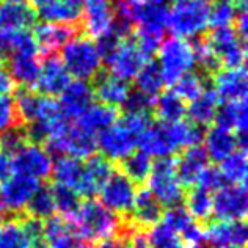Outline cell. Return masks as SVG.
I'll return each instance as SVG.
<instances>
[{
  "instance_id": "7dc6e473",
  "label": "cell",
  "mask_w": 248,
  "mask_h": 248,
  "mask_svg": "<svg viewBox=\"0 0 248 248\" xmlns=\"http://www.w3.org/2000/svg\"><path fill=\"white\" fill-rule=\"evenodd\" d=\"M19 124L22 123L17 116L15 99L10 94H2L0 96V134Z\"/></svg>"
},
{
  "instance_id": "8fae6325",
  "label": "cell",
  "mask_w": 248,
  "mask_h": 248,
  "mask_svg": "<svg viewBox=\"0 0 248 248\" xmlns=\"http://www.w3.org/2000/svg\"><path fill=\"white\" fill-rule=\"evenodd\" d=\"M44 248H94L76 230L73 221L64 217H50L43 223Z\"/></svg>"
},
{
  "instance_id": "8992f818",
  "label": "cell",
  "mask_w": 248,
  "mask_h": 248,
  "mask_svg": "<svg viewBox=\"0 0 248 248\" xmlns=\"http://www.w3.org/2000/svg\"><path fill=\"white\" fill-rule=\"evenodd\" d=\"M11 174H21L27 178L43 181L52 174V155L38 143L27 141L15 154L8 155Z\"/></svg>"
},
{
  "instance_id": "e575fe53",
  "label": "cell",
  "mask_w": 248,
  "mask_h": 248,
  "mask_svg": "<svg viewBox=\"0 0 248 248\" xmlns=\"http://www.w3.org/2000/svg\"><path fill=\"white\" fill-rule=\"evenodd\" d=\"M220 173L223 179L231 184H245L247 181V151L236 149L231 155L220 162Z\"/></svg>"
},
{
  "instance_id": "7402d4cb",
  "label": "cell",
  "mask_w": 248,
  "mask_h": 248,
  "mask_svg": "<svg viewBox=\"0 0 248 248\" xmlns=\"http://www.w3.org/2000/svg\"><path fill=\"white\" fill-rule=\"evenodd\" d=\"M38 47L29 30L0 29V63L13 55H36Z\"/></svg>"
},
{
  "instance_id": "8d00e7d4",
  "label": "cell",
  "mask_w": 248,
  "mask_h": 248,
  "mask_svg": "<svg viewBox=\"0 0 248 248\" xmlns=\"http://www.w3.org/2000/svg\"><path fill=\"white\" fill-rule=\"evenodd\" d=\"M25 211H27V217L38 220H47L54 217L55 204L50 188L44 186L38 187V190L33 193V197L30 198L27 206H25Z\"/></svg>"
},
{
  "instance_id": "484cf974",
  "label": "cell",
  "mask_w": 248,
  "mask_h": 248,
  "mask_svg": "<svg viewBox=\"0 0 248 248\" xmlns=\"http://www.w3.org/2000/svg\"><path fill=\"white\" fill-rule=\"evenodd\" d=\"M162 215H164L162 206L146 187L137 192L132 211H130L134 226H137L139 230H141V228H151L157 221H160Z\"/></svg>"
},
{
  "instance_id": "7c38bea8",
  "label": "cell",
  "mask_w": 248,
  "mask_h": 248,
  "mask_svg": "<svg viewBox=\"0 0 248 248\" xmlns=\"http://www.w3.org/2000/svg\"><path fill=\"white\" fill-rule=\"evenodd\" d=\"M148 62L149 60L139 47L135 38H127V40L121 41L120 47L116 49L115 55L110 58L107 66L115 77H118L124 82H129L135 79L140 69Z\"/></svg>"
},
{
  "instance_id": "30bf717a",
  "label": "cell",
  "mask_w": 248,
  "mask_h": 248,
  "mask_svg": "<svg viewBox=\"0 0 248 248\" xmlns=\"http://www.w3.org/2000/svg\"><path fill=\"white\" fill-rule=\"evenodd\" d=\"M137 143H139V137L130 132L121 121H116L113 126L97 134V148L108 160L126 159L129 154L134 153Z\"/></svg>"
},
{
  "instance_id": "d4e9b609",
  "label": "cell",
  "mask_w": 248,
  "mask_h": 248,
  "mask_svg": "<svg viewBox=\"0 0 248 248\" xmlns=\"http://www.w3.org/2000/svg\"><path fill=\"white\" fill-rule=\"evenodd\" d=\"M118 108L107 106V104H91V106L85 110V112L76 120V126H79L80 129L87 130L90 134H99L104 129H107L110 126L118 121Z\"/></svg>"
},
{
  "instance_id": "91938a15",
  "label": "cell",
  "mask_w": 248,
  "mask_h": 248,
  "mask_svg": "<svg viewBox=\"0 0 248 248\" xmlns=\"http://www.w3.org/2000/svg\"><path fill=\"white\" fill-rule=\"evenodd\" d=\"M182 248H203L201 245H187V247H182Z\"/></svg>"
},
{
  "instance_id": "1f68e13d",
  "label": "cell",
  "mask_w": 248,
  "mask_h": 248,
  "mask_svg": "<svg viewBox=\"0 0 248 248\" xmlns=\"http://www.w3.org/2000/svg\"><path fill=\"white\" fill-rule=\"evenodd\" d=\"M186 112H187L186 102L174 91L162 93L159 94L157 99H154L153 113L157 116L160 123L181 121L186 116Z\"/></svg>"
},
{
  "instance_id": "ac0fdd59",
  "label": "cell",
  "mask_w": 248,
  "mask_h": 248,
  "mask_svg": "<svg viewBox=\"0 0 248 248\" xmlns=\"http://www.w3.org/2000/svg\"><path fill=\"white\" fill-rule=\"evenodd\" d=\"M247 225L244 220L239 221H215V223L204 228V240L218 247H234L245 248L247 244Z\"/></svg>"
},
{
  "instance_id": "ee69618b",
  "label": "cell",
  "mask_w": 248,
  "mask_h": 248,
  "mask_svg": "<svg viewBox=\"0 0 248 248\" xmlns=\"http://www.w3.org/2000/svg\"><path fill=\"white\" fill-rule=\"evenodd\" d=\"M27 141V134H25V127H22V124L10 127L8 130L0 134V153H3L5 155H11Z\"/></svg>"
},
{
  "instance_id": "cb8c5ba5",
  "label": "cell",
  "mask_w": 248,
  "mask_h": 248,
  "mask_svg": "<svg viewBox=\"0 0 248 248\" xmlns=\"http://www.w3.org/2000/svg\"><path fill=\"white\" fill-rule=\"evenodd\" d=\"M204 151L209 160L212 162H223L228 155H231L236 149H239L237 135L230 129H223L215 126L207 130L204 135Z\"/></svg>"
},
{
  "instance_id": "836d02e7",
  "label": "cell",
  "mask_w": 248,
  "mask_h": 248,
  "mask_svg": "<svg viewBox=\"0 0 248 248\" xmlns=\"http://www.w3.org/2000/svg\"><path fill=\"white\" fill-rule=\"evenodd\" d=\"M151 167L153 159L143 151H137L121 160L120 171L126 174L134 184H137V182H146L149 173H151Z\"/></svg>"
},
{
  "instance_id": "db71d44e",
  "label": "cell",
  "mask_w": 248,
  "mask_h": 248,
  "mask_svg": "<svg viewBox=\"0 0 248 248\" xmlns=\"http://www.w3.org/2000/svg\"><path fill=\"white\" fill-rule=\"evenodd\" d=\"M31 2V8H41V6L55 2V0H30Z\"/></svg>"
},
{
  "instance_id": "f1b7e54d",
  "label": "cell",
  "mask_w": 248,
  "mask_h": 248,
  "mask_svg": "<svg viewBox=\"0 0 248 248\" xmlns=\"http://www.w3.org/2000/svg\"><path fill=\"white\" fill-rule=\"evenodd\" d=\"M218 96L215 93L214 88L206 87L204 91L201 93L197 99H193L190 102V106L187 107L186 115H188L190 123L197 124V126H209L217 113L218 108Z\"/></svg>"
},
{
  "instance_id": "4dcf8cb0",
  "label": "cell",
  "mask_w": 248,
  "mask_h": 248,
  "mask_svg": "<svg viewBox=\"0 0 248 248\" xmlns=\"http://www.w3.org/2000/svg\"><path fill=\"white\" fill-rule=\"evenodd\" d=\"M80 10L82 8L68 3L66 0H55L38 8L36 16L43 19V22L76 25L80 22Z\"/></svg>"
},
{
  "instance_id": "44dd1931",
  "label": "cell",
  "mask_w": 248,
  "mask_h": 248,
  "mask_svg": "<svg viewBox=\"0 0 248 248\" xmlns=\"http://www.w3.org/2000/svg\"><path fill=\"white\" fill-rule=\"evenodd\" d=\"M215 93L218 99L239 101L247 99V71L245 66L225 69L215 73Z\"/></svg>"
},
{
  "instance_id": "d6986e66",
  "label": "cell",
  "mask_w": 248,
  "mask_h": 248,
  "mask_svg": "<svg viewBox=\"0 0 248 248\" xmlns=\"http://www.w3.org/2000/svg\"><path fill=\"white\" fill-rule=\"evenodd\" d=\"M209 159L203 146H190L186 148L179 154V157L174 160L176 165V174L181 181V184L186 187L197 186L200 174L207 167Z\"/></svg>"
},
{
  "instance_id": "5b68a950",
  "label": "cell",
  "mask_w": 248,
  "mask_h": 248,
  "mask_svg": "<svg viewBox=\"0 0 248 248\" xmlns=\"http://www.w3.org/2000/svg\"><path fill=\"white\" fill-rule=\"evenodd\" d=\"M159 68L165 85H174L182 74L192 71L195 66V57L192 44L182 38H170L160 44Z\"/></svg>"
},
{
  "instance_id": "f35d334b",
  "label": "cell",
  "mask_w": 248,
  "mask_h": 248,
  "mask_svg": "<svg viewBox=\"0 0 248 248\" xmlns=\"http://www.w3.org/2000/svg\"><path fill=\"white\" fill-rule=\"evenodd\" d=\"M146 242L149 248H182V239L173 228L164 221H157L148 230Z\"/></svg>"
},
{
  "instance_id": "ab89813d",
  "label": "cell",
  "mask_w": 248,
  "mask_h": 248,
  "mask_svg": "<svg viewBox=\"0 0 248 248\" xmlns=\"http://www.w3.org/2000/svg\"><path fill=\"white\" fill-rule=\"evenodd\" d=\"M50 192H52V198H54L55 211L60 212L64 218L69 220L73 218L82 204L79 193L74 192L73 188H68L60 184L50 187Z\"/></svg>"
},
{
  "instance_id": "f6af8a7d",
  "label": "cell",
  "mask_w": 248,
  "mask_h": 248,
  "mask_svg": "<svg viewBox=\"0 0 248 248\" xmlns=\"http://www.w3.org/2000/svg\"><path fill=\"white\" fill-rule=\"evenodd\" d=\"M162 221L167 223L170 228H173V230L182 236L188 228H190L195 220L190 217V214L187 212V209L184 206H174V207H168V211L162 215Z\"/></svg>"
},
{
  "instance_id": "ba28073f",
  "label": "cell",
  "mask_w": 248,
  "mask_h": 248,
  "mask_svg": "<svg viewBox=\"0 0 248 248\" xmlns=\"http://www.w3.org/2000/svg\"><path fill=\"white\" fill-rule=\"evenodd\" d=\"M101 204L107 207L113 214L129 215L132 211L134 201L137 197V187L132 181L124 173L118 171L112 173V176L106 181L101 188Z\"/></svg>"
},
{
  "instance_id": "4316f807",
  "label": "cell",
  "mask_w": 248,
  "mask_h": 248,
  "mask_svg": "<svg viewBox=\"0 0 248 248\" xmlns=\"http://www.w3.org/2000/svg\"><path fill=\"white\" fill-rule=\"evenodd\" d=\"M52 176L55 179V184L73 188L79 193L85 178V160L63 155L52 165Z\"/></svg>"
},
{
  "instance_id": "d6a6232c",
  "label": "cell",
  "mask_w": 248,
  "mask_h": 248,
  "mask_svg": "<svg viewBox=\"0 0 248 248\" xmlns=\"http://www.w3.org/2000/svg\"><path fill=\"white\" fill-rule=\"evenodd\" d=\"M134 80H135L137 91H140V93H143L148 97H153V99L155 96H159L160 91L165 87L159 64L151 60L145 63V66L140 69V73L137 74Z\"/></svg>"
},
{
  "instance_id": "f5cc1de1",
  "label": "cell",
  "mask_w": 248,
  "mask_h": 248,
  "mask_svg": "<svg viewBox=\"0 0 248 248\" xmlns=\"http://www.w3.org/2000/svg\"><path fill=\"white\" fill-rule=\"evenodd\" d=\"M11 174L10 171V159L8 155H5L3 153H0V179H5L8 178V176Z\"/></svg>"
},
{
  "instance_id": "816d5d0a",
  "label": "cell",
  "mask_w": 248,
  "mask_h": 248,
  "mask_svg": "<svg viewBox=\"0 0 248 248\" xmlns=\"http://www.w3.org/2000/svg\"><path fill=\"white\" fill-rule=\"evenodd\" d=\"M129 248H149L146 237L140 234L139 228L134 230V232L130 234V240H129Z\"/></svg>"
},
{
  "instance_id": "9f6ffc18",
  "label": "cell",
  "mask_w": 248,
  "mask_h": 248,
  "mask_svg": "<svg viewBox=\"0 0 248 248\" xmlns=\"http://www.w3.org/2000/svg\"><path fill=\"white\" fill-rule=\"evenodd\" d=\"M66 2L71 3V5H74V6H79V8H82L83 0H66Z\"/></svg>"
},
{
  "instance_id": "f907efd6",
  "label": "cell",
  "mask_w": 248,
  "mask_h": 248,
  "mask_svg": "<svg viewBox=\"0 0 248 248\" xmlns=\"http://www.w3.org/2000/svg\"><path fill=\"white\" fill-rule=\"evenodd\" d=\"M13 87H15V82H13V79L10 77L8 71L0 64V96L8 94L13 90Z\"/></svg>"
},
{
  "instance_id": "11a10c76",
  "label": "cell",
  "mask_w": 248,
  "mask_h": 248,
  "mask_svg": "<svg viewBox=\"0 0 248 248\" xmlns=\"http://www.w3.org/2000/svg\"><path fill=\"white\" fill-rule=\"evenodd\" d=\"M120 2L126 3L129 6H132V8H135V6H139V3L141 2V0H120Z\"/></svg>"
},
{
  "instance_id": "4fadbf2b",
  "label": "cell",
  "mask_w": 248,
  "mask_h": 248,
  "mask_svg": "<svg viewBox=\"0 0 248 248\" xmlns=\"http://www.w3.org/2000/svg\"><path fill=\"white\" fill-rule=\"evenodd\" d=\"M40 186L41 182L36 179L21 174H10L0 184V204L10 212H22Z\"/></svg>"
},
{
  "instance_id": "c3c4849f",
  "label": "cell",
  "mask_w": 248,
  "mask_h": 248,
  "mask_svg": "<svg viewBox=\"0 0 248 248\" xmlns=\"http://www.w3.org/2000/svg\"><path fill=\"white\" fill-rule=\"evenodd\" d=\"M225 182L226 181L223 179V176H221L220 170L217 167L207 165L203 170V173L200 174L197 187H201V188H204V190H207L209 193H212V192L220 190L221 187H225Z\"/></svg>"
},
{
  "instance_id": "f546056e",
  "label": "cell",
  "mask_w": 248,
  "mask_h": 248,
  "mask_svg": "<svg viewBox=\"0 0 248 248\" xmlns=\"http://www.w3.org/2000/svg\"><path fill=\"white\" fill-rule=\"evenodd\" d=\"M41 63L36 55H13L8 58V74L13 82L22 87H35L40 76Z\"/></svg>"
},
{
  "instance_id": "bcb514c9",
  "label": "cell",
  "mask_w": 248,
  "mask_h": 248,
  "mask_svg": "<svg viewBox=\"0 0 248 248\" xmlns=\"http://www.w3.org/2000/svg\"><path fill=\"white\" fill-rule=\"evenodd\" d=\"M153 106L154 99L148 97L140 91H129V94L126 97V101L123 102L121 108L124 110V113H153Z\"/></svg>"
},
{
  "instance_id": "9a60e30c",
  "label": "cell",
  "mask_w": 248,
  "mask_h": 248,
  "mask_svg": "<svg viewBox=\"0 0 248 248\" xmlns=\"http://www.w3.org/2000/svg\"><path fill=\"white\" fill-rule=\"evenodd\" d=\"M94 101V93L91 83L87 80L69 82L68 87L62 91L58 107L62 116L66 121H76Z\"/></svg>"
},
{
  "instance_id": "277c9868",
  "label": "cell",
  "mask_w": 248,
  "mask_h": 248,
  "mask_svg": "<svg viewBox=\"0 0 248 248\" xmlns=\"http://www.w3.org/2000/svg\"><path fill=\"white\" fill-rule=\"evenodd\" d=\"M62 62L69 76L79 80H90L101 73V55L96 44L85 36L69 40L63 47Z\"/></svg>"
},
{
  "instance_id": "9c48e42d",
  "label": "cell",
  "mask_w": 248,
  "mask_h": 248,
  "mask_svg": "<svg viewBox=\"0 0 248 248\" xmlns=\"http://www.w3.org/2000/svg\"><path fill=\"white\" fill-rule=\"evenodd\" d=\"M247 209L248 195L245 184L225 186L212 197V215L220 221L245 220Z\"/></svg>"
},
{
  "instance_id": "681fc988",
  "label": "cell",
  "mask_w": 248,
  "mask_h": 248,
  "mask_svg": "<svg viewBox=\"0 0 248 248\" xmlns=\"http://www.w3.org/2000/svg\"><path fill=\"white\" fill-rule=\"evenodd\" d=\"M96 40H97L96 47H97V50H99L101 60H102V63L107 64L110 62V58L115 55V52L120 47L123 40H120L113 31H107V33H104L102 36L96 38Z\"/></svg>"
},
{
  "instance_id": "ffe728a7",
  "label": "cell",
  "mask_w": 248,
  "mask_h": 248,
  "mask_svg": "<svg viewBox=\"0 0 248 248\" xmlns=\"http://www.w3.org/2000/svg\"><path fill=\"white\" fill-rule=\"evenodd\" d=\"M113 171L115 170L112 162L104 157L102 154H93L91 157H88L85 160V178L79 192L80 198H93L94 195L99 193L102 186L106 184V181L112 176Z\"/></svg>"
},
{
  "instance_id": "6da1fadb",
  "label": "cell",
  "mask_w": 248,
  "mask_h": 248,
  "mask_svg": "<svg viewBox=\"0 0 248 248\" xmlns=\"http://www.w3.org/2000/svg\"><path fill=\"white\" fill-rule=\"evenodd\" d=\"M71 221L76 226V230L90 242H94V240L99 242L102 239L115 236L121 231L123 226V221L118 215L94 200L82 203Z\"/></svg>"
},
{
  "instance_id": "d590c367",
  "label": "cell",
  "mask_w": 248,
  "mask_h": 248,
  "mask_svg": "<svg viewBox=\"0 0 248 248\" xmlns=\"http://www.w3.org/2000/svg\"><path fill=\"white\" fill-rule=\"evenodd\" d=\"M207 76L203 73H193V71H188V73L182 74L174 83V93L178 94L182 101H188L192 102L193 99L203 93L206 85Z\"/></svg>"
},
{
  "instance_id": "680465c9",
  "label": "cell",
  "mask_w": 248,
  "mask_h": 248,
  "mask_svg": "<svg viewBox=\"0 0 248 248\" xmlns=\"http://www.w3.org/2000/svg\"><path fill=\"white\" fill-rule=\"evenodd\" d=\"M5 3H25V0H5Z\"/></svg>"
},
{
  "instance_id": "3957f363",
  "label": "cell",
  "mask_w": 248,
  "mask_h": 248,
  "mask_svg": "<svg viewBox=\"0 0 248 248\" xmlns=\"http://www.w3.org/2000/svg\"><path fill=\"white\" fill-rule=\"evenodd\" d=\"M148 190L159 201L162 207H174L184 201V186L176 174L173 157H162L153 162L151 173L148 176Z\"/></svg>"
},
{
  "instance_id": "6f0895ef",
  "label": "cell",
  "mask_w": 248,
  "mask_h": 248,
  "mask_svg": "<svg viewBox=\"0 0 248 248\" xmlns=\"http://www.w3.org/2000/svg\"><path fill=\"white\" fill-rule=\"evenodd\" d=\"M3 217H5V209H3L2 204H0V225L3 223Z\"/></svg>"
},
{
  "instance_id": "83f0119b",
  "label": "cell",
  "mask_w": 248,
  "mask_h": 248,
  "mask_svg": "<svg viewBox=\"0 0 248 248\" xmlns=\"http://www.w3.org/2000/svg\"><path fill=\"white\" fill-rule=\"evenodd\" d=\"M36 11L25 3L0 5V29L29 30L36 22Z\"/></svg>"
},
{
  "instance_id": "7a4b0ae2",
  "label": "cell",
  "mask_w": 248,
  "mask_h": 248,
  "mask_svg": "<svg viewBox=\"0 0 248 248\" xmlns=\"http://www.w3.org/2000/svg\"><path fill=\"white\" fill-rule=\"evenodd\" d=\"M209 27L206 0H174L170 8L168 29L176 38H197Z\"/></svg>"
},
{
  "instance_id": "603a6c76",
  "label": "cell",
  "mask_w": 248,
  "mask_h": 248,
  "mask_svg": "<svg viewBox=\"0 0 248 248\" xmlns=\"http://www.w3.org/2000/svg\"><path fill=\"white\" fill-rule=\"evenodd\" d=\"M93 93L94 97H97L102 104L112 107H121L123 102L126 101V97L129 94V83L124 82L118 77H115L113 74H106L99 73L93 79Z\"/></svg>"
},
{
  "instance_id": "2e32d148",
  "label": "cell",
  "mask_w": 248,
  "mask_h": 248,
  "mask_svg": "<svg viewBox=\"0 0 248 248\" xmlns=\"http://www.w3.org/2000/svg\"><path fill=\"white\" fill-rule=\"evenodd\" d=\"M79 29V24H38L33 31L36 47L40 49L44 57L55 55L58 50L64 47V44L69 40H73Z\"/></svg>"
},
{
  "instance_id": "74e56055",
  "label": "cell",
  "mask_w": 248,
  "mask_h": 248,
  "mask_svg": "<svg viewBox=\"0 0 248 248\" xmlns=\"http://www.w3.org/2000/svg\"><path fill=\"white\" fill-rule=\"evenodd\" d=\"M187 212L195 221H206L212 215V195L201 187H192L187 195Z\"/></svg>"
},
{
  "instance_id": "94428289",
  "label": "cell",
  "mask_w": 248,
  "mask_h": 248,
  "mask_svg": "<svg viewBox=\"0 0 248 248\" xmlns=\"http://www.w3.org/2000/svg\"><path fill=\"white\" fill-rule=\"evenodd\" d=\"M218 248H234V247H218Z\"/></svg>"
},
{
  "instance_id": "b9f144b4",
  "label": "cell",
  "mask_w": 248,
  "mask_h": 248,
  "mask_svg": "<svg viewBox=\"0 0 248 248\" xmlns=\"http://www.w3.org/2000/svg\"><path fill=\"white\" fill-rule=\"evenodd\" d=\"M0 248H31L21 220L13 218L0 225Z\"/></svg>"
},
{
  "instance_id": "5bb4252c",
  "label": "cell",
  "mask_w": 248,
  "mask_h": 248,
  "mask_svg": "<svg viewBox=\"0 0 248 248\" xmlns=\"http://www.w3.org/2000/svg\"><path fill=\"white\" fill-rule=\"evenodd\" d=\"M80 17L82 29L91 38H99L112 29L115 2L113 0H83Z\"/></svg>"
},
{
  "instance_id": "7bdbcfd3",
  "label": "cell",
  "mask_w": 248,
  "mask_h": 248,
  "mask_svg": "<svg viewBox=\"0 0 248 248\" xmlns=\"http://www.w3.org/2000/svg\"><path fill=\"white\" fill-rule=\"evenodd\" d=\"M192 49H193V57H195V64H200L201 71L204 76H211L215 74L217 71H220V63L217 60V57L212 52L211 46H209L206 38H197L192 44Z\"/></svg>"
},
{
  "instance_id": "e0dca14e",
  "label": "cell",
  "mask_w": 248,
  "mask_h": 248,
  "mask_svg": "<svg viewBox=\"0 0 248 248\" xmlns=\"http://www.w3.org/2000/svg\"><path fill=\"white\" fill-rule=\"evenodd\" d=\"M69 82V73L64 68L63 62L57 55H50L46 57V60L41 63L40 76H38L35 87L40 94L54 97L60 96Z\"/></svg>"
},
{
  "instance_id": "52a82bcc",
  "label": "cell",
  "mask_w": 248,
  "mask_h": 248,
  "mask_svg": "<svg viewBox=\"0 0 248 248\" xmlns=\"http://www.w3.org/2000/svg\"><path fill=\"white\" fill-rule=\"evenodd\" d=\"M206 40L217 57L218 63L223 64L226 69L240 68L245 64V40L239 36L234 27L214 29V31Z\"/></svg>"
},
{
  "instance_id": "60d3db41",
  "label": "cell",
  "mask_w": 248,
  "mask_h": 248,
  "mask_svg": "<svg viewBox=\"0 0 248 248\" xmlns=\"http://www.w3.org/2000/svg\"><path fill=\"white\" fill-rule=\"evenodd\" d=\"M237 13L236 0H214L209 6V25L212 29L231 27Z\"/></svg>"
}]
</instances>
